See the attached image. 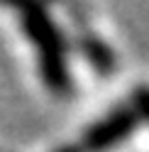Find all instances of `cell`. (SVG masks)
<instances>
[{"label":"cell","instance_id":"obj_1","mask_svg":"<svg viewBox=\"0 0 149 152\" xmlns=\"http://www.w3.org/2000/svg\"><path fill=\"white\" fill-rule=\"evenodd\" d=\"M25 30L37 44L39 52V66L44 74V81L54 91H66L69 88V76H66V61H64V47L59 39V32L54 30L51 20L44 15L42 7H25L22 10Z\"/></svg>","mask_w":149,"mask_h":152},{"label":"cell","instance_id":"obj_2","mask_svg":"<svg viewBox=\"0 0 149 152\" xmlns=\"http://www.w3.org/2000/svg\"><path fill=\"white\" fill-rule=\"evenodd\" d=\"M137 123H139V110L120 108V110H115L110 118L100 120L98 125H93V128L88 130V135L83 137V150L100 152V150L113 147L115 142L125 140L129 132L137 128Z\"/></svg>","mask_w":149,"mask_h":152},{"label":"cell","instance_id":"obj_3","mask_svg":"<svg viewBox=\"0 0 149 152\" xmlns=\"http://www.w3.org/2000/svg\"><path fill=\"white\" fill-rule=\"evenodd\" d=\"M137 108H139V115L149 118V88L137 91Z\"/></svg>","mask_w":149,"mask_h":152},{"label":"cell","instance_id":"obj_4","mask_svg":"<svg viewBox=\"0 0 149 152\" xmlns=\"http://www.w3.org/2000/svg\"><path fill=\"white\" fill-rule=\"evenodd\" d=\"M61 152H81L78 147H66V150H61Z\"/></svg>","mask_w":149,"mask_h":152}]
</instances>
